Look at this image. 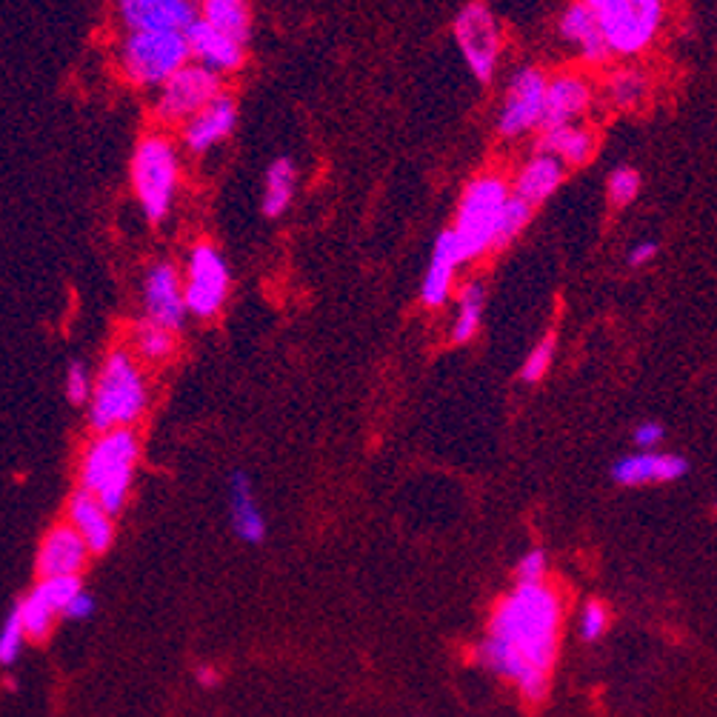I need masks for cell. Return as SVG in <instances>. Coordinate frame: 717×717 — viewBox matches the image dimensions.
<instances>
[{
  "instance_id": "cell-1",
  "label": "cell",
  "mask_w": 717,
  "mask_h": 717,
  "mask_svg": "<svg viewBox=\"0 0 717 717\" xmlns=\"http://www.w3.org/2000/svg\"><path fill=\"white\" fill-rule=\"evenodd\" d=\"M563 600L543 583H518L500 600L480 646V663L509 680L526 703H543L558 660Z\"/></svg>"
},
{
  "instance_id": "cell-2",
  "label": "cell",
  "mask_w": 717,
  "mask_h": 717,
  "mask_svg": "<svg viewBox=\"0 0 717 717\" xmlns=\"http://www.w3.org/2000/svg\"><path fill=\"white\" fill-rule=\"evenodd\" d=\"M89 423L95 432L135 429L149 409V380L140 360L129 349H112L98 375H92L89 395Z\"/></svg>"
},
{
  "instance_id": "cell-3",
  "label": "cell",
  "mask_w": 717,
  "mask_h": 717,
  "mask_svg": "<svg viewBox=\"0 0 717 717\" xmlns=\"http://www.w3.org/2000/svg\"><path fill=\"white\" fill-rule=\"evenodd\" d=\"M138 458L140 440L135 429L100 432L80 458V489L89 492L115 518L129 500Z\"/></svg>"
},
{
  "instance_id": "cell-4",
  "label": "cell",
  "mask_w": 717,
  "mask_h": 717,
  "mask_svg": "<svg viewBox=\"0 0 717 717\" xmlns=\"http://www.w3.org/2000/svg\"><path fill=\"white\" fill-rule=\"evenodd\" d=\"M180 172H183L180 152L169 135L152 132L138 140L129 163V178H132V192L138 198L143 215L152 223L169 218L178 198Z\"/></svg>"
},
{
  "instance_id": "cell-5",
  "label": "cell",
  "mask_w": 717,
  "mask_h": 717,
  "mask_svg": "<svg viewBox=\"0 0 717 717\" xmlns=\"http://www.w3.org/2000/svg\"><path fill=\"white\" fill-rule=\"evenodd\" d=\"M509 195H512L509 180L498 172H483V175L466 183V189L460 195L455 223L449 226L463 263L480 260L483 255L492 252L500 215L506 209Z\"/></svg>"
},
{
  "instance_id": "cell-6",
  "label": "cell",
  "mask_w": 717,
  "mask_h": 717,
  "mask_svg": "<svg viewBox=\"0 0 717 717\" xmlns=\"http://www.w3.org/2000/svg\"><path fill=\"white\" fill-rule=\"evenodd\" d=\"M183 32H126L120 40V75L138 89H158L189 63Z\"/></svg>"
},
{
  "instance_id": "cell-7",
  "label": "cell",
  "mask_w": 717,
  "mask_h": 717,
  "mask_svg": "<svg viewBox=\"0 0 717 717\" xmlns=\"http://www.w3.org/2000/svg\"><path fill=\"white\" fill-rule=\"evenodd\" d=\"M595 18L609 58H638L658 40L666 0H609Z\"/></svg>"
},
{
  "instance_id": "cell-8",
  "label": "cell",
  "mask_w": 717,
  "mask_h": 717,
  "mask_svg": "<svg viewBox=\"0 0 717 717\" xmlns=\"http://www.w3.org/2000/svg\"><path fill=\"white\" fill-rule=\"evenodd\" d=\"M180 278H183L186 315L198 320L218 318L232 289V272L218 246L206 240L195 243L186 258V272Z\"/></svg>"
},
{
  "instance_id": "cell-9",
  "label": "cell",
  "mask_w": 717,
  "mask_h": 717,
  "mask_svg": "<svg viewBox=\"0 0 717 717\" xmlns=\"http://www.w3.org/2000/svg\"><path fill=\"white\" fill-rule=\"evenodd\" d=\"M455 40L469 72L480 80L489 83L495 78L503 52V32H500L498 18L492 15V9L480 0L466 3L455 18Z\"/></svg>"
},
{
  "instance_id": "cell-10",
  "label": "cell",
  "mask_w": 717,
  "mask_h": 717,
  "mask_svg": "<svg viewBox=\"0 0 717 717\" xmlns=\"http://www.w3.org/2000/svg\"><path fill=\"white\" fill-rule=\"evenodd\" d=\"M220 92H223V78L189 60L180 72L158 86L155 118L166 126H178V123L183 126L192 115H198L206 103L218 98Z\"/></svg>"
},
{
  "instance_id": "cell-11",
  "label": "cell",
  "mask_w": 717,
  "mask_h": 717,
  "mask_svg": "<svg viewBox=\"0 0 717 717\" xmlns=\"http://www.w3.org/2000/svg\"><path fill=\"white\" fill-rule=\"evenodd\" d=\"M546 80L549 75L538 66H520L512 75L498 115V132L503 138L515 140L529 132H538L540 120H543Z\"/></svg>"
},
{
  "instance_id": "cell-12",
  "label": "cell",
  "mask_w": 717,
  "mask_h": 717,
  "mask_svg": "<svg viewBox=\"0 0 717 717\" xmlns=\"http://www.w3.org/2000/svg\"><path fill=\"white\" fill-rule=\"evenodd\" d=\"M143 318L178 332L186 323V298L180 269L169 260H155L143 275Z\"/></svg>"
},
{
  "instance_id": "cell-13",
  "label": "cell",
  "mask_w": 717,
  "mask_h": 717,
  "mask_svg": "<svg viewBox=\"0 0 717 717\" xmlns=\"http://www.w3.org/2000/svg\"><path fill=\"white\" fill-rule=\"evenodd\" d=\"M80 589V578H43L26 595V598L20 600L18 606V615H20V623H23V632H26V638L29 640H46L49 638V632H52V626H55V620L63 615V609H66V603L78 595Z\"/></svg>"
},
{
  "instance_id": "cell-14",
  "label": "cell",
  "mask_w": 717,
  "mask_h": 717,
  "mask_svg": "<svg viewBox=\"0 0 717 717\" xmlns=\"http://www.w3.org/2000/svg\"><path fill=\"white\" fill-rule=\"evenodd\" d=\"M126 32H186L198 20L195 0H118Z\"/></svg>"
},
{
  "instance_id": "cell-15",
  "label": "cell",
  "mask_w": 717,
  "mask_h": 717,
  "mask_svg": "<svg viewBox=\"0 0 717 717\" xmlns=\"http://www.w3.org/2000/svg\"><path fill=\"white\" fill-rule=\"evenodd\" d=\"M235 126H238V103H235L232 95L220 92L218 98L212 100V103H206L198 115H192L180 126L183 149L189 155L200 158V155L212 152L218 143L229 140V135L235 132Z\"/></svg>"
},
{
  "instance_id": "cell-16",
  "label": "cell",
  "mask_w": 717,
  "mask_h": 717,
  "mask_svg": "<svg viewBox=\"0 0 717 717\" xmlns=\"http://www.w3.org/2000/svg\"><path fill=\"white\" fill-rule=\"evenodd\" d=\"M595 106V86L580 72H560L546 80V98H543V120L540 129L578 123L589 109ZM538 129V132H540Z\"/></svg>"
},
{
  "instance_id": "cell-17",
  "label": "cell",
  "mask_w": 717,
  "mask_h": 717,
  "mask_svg": "<svg viewBox=\"0 0 717 717\" xmlns=\"http://www.w3.org/2000/svg\"><path fill=\"white\" fill-rule=\"evenodd\" d=\"M183 35H186V43H189L192 63L215 72L220 78L238 72L240 66H243V60H246V46L243 43L223 35L218 29H212L209 23H203L200 18Z\"/></svg>"
},
{
  "instance_id": "cell-18",
  "label": "cell",
  "mask_w": 717,
  "mask_h": 717,
  "mask_svg": "<svg viewBox=\"0 0 717 717\" xmlns=\"http://www.w3.org/2000/svg\"><path fill=\"white\" fill-rule=\"evenodd\" d=\"M89 560V549L69 523L49 529L38 549V575L43 578H80Z\"/></svg>"
},
{
  "instance_id": "cell-19",
  "label": "cell",
  "mask_w": 717,
  "mask_h": 717,
  "mask_svg": "<svg viewBox=\"0 0 717 717\" xmlns=\"http://www.w3.org/2000/svg\"><path fill=\"white\" fill-rule=\"evenodd\" d=\"M460 266H463V258H460L458 243H455L449 229H443L438 240H435L432 258H429L426 275H423V283H420V300H423V306L440 309V306L449 303Z\"/></svg>"
},
{
  "instance_id": "cell-20",
  "label": "cell",
  "mask_w": 717,
  "mask_h": 717,
  "mask_svg": "<svg viewBox=\"0 0 717 717\" xmlns=\"http://www.w3.org/2000/svg\"><path fill=\"white\" fill-rule=\"evenodd\" d=\"M689 472V463L680 455H669V452H635L626 455L612 466V480L620 486H646V483H672V480L683 478Z\"/></svg>"
},
{
  "instance_id": "cell-21",
  "label": "cell",
  "mask_w": 717,
  "mask_h": 717,
  "mask_svg": "<svg viewBox=\"0 0 717 717\" xmlns=\"http://www.w3.org/2000/svg\"><path fill=\"white\" fill-rule=\"evenodd\" d=\"M538 152L558 160L563 169H578L595 158L598 138L589 126H580V123L549 126V129H540Z\"/></svg>"
},
{
  "instance_id": "cell-22",
  "label": "cell",
  "mask_w": 717,
  "mask_h": 717,
  "mask_svg": "<svg viewBox=\"0 0 717 717\" xmlns=\"http://www.w3.org/2000/svg\"><path fill=\"white\" fill-rule=\"evenodd\" d=\"M66 515H69V526H72L80 535V540L86 543L89 555L109 552V546H112V540H115V518H112L89 492L78 489V492L69 498Z\"/></svg>"
},
{
  "instance_id": "cell-23",
  "label": "cell",
  "mask_w": 717,
  "mask_h": 717,
  "mask_svg": "<svg viewBox=\"0 0 717 717\" xmlns=\"http://www.w3.org/2000/svg\"><path fill=\"white\" fill-rule=\"evenodd\" d=\"M563 178H566V169L560 166L558 160L543 155V152H535L532 158L520 166L518 175L512 178L509 192L535 209L538 203H546V200L558 192Z\"/></svg>"
},
{
  "instance_id": "cell-24",
  "label": "cell",
  "mask_w": 717,
  "mask_h": 717,
  "mask_svg": "<svg viewBox=\"0 0 717 717\" xmlns=\"http://www.w3.org/2000/svg\"><path fill=\"white\" fill-rule=\"evenodd\" d=\"M558 32L560 38L578 49L580 58L586 60V63L598 66V63H606V60H609V49H606V43H603V35H600L598 18H595V12L586 9L580 0L563 9Z\"/></svg>"
},
{
  "instance_id": "cell-25",
  "label": "cell",
  "mask_w": 717,
  "mask_h": 717,
  "mask_svg": "<svg viewBox=\"0 0 717 717\" xmlns=\"http://www.w3.org/2000/svg\"><path fill=\"white\" fill-rule=\"evenodd\" d=\"M232 495H229V506H232V526L238 532L240 540L246 543H260L266 538V520L260 515L258 500L252 492V480L246 472H235L232 483H229Z\"/></svg>"
},
{
  "instance_id": "cell-26",
  "label": "cell",
  "mask_w": 717,
  "mask_h": 717,
  "mask_svg": "<svg viewBox=\"0 0 717 717\" xmlns=\"http://www.w3.org/2000/svg\"><path fill=\"white\" fill-rule=\"evenodd\" d=\"M198 18L246 46L252 35V6L249 0H200Z\"/></svg>"
},
{
  "instance_id": "cell-27",
  "label": "cell",
  "mask_w": 717,
  "mask_h": 717,
  "mask_svg": "<svg viewBox=\"0 0 717 717\" xmlns=\"http://www.w3.org/2000/svg\"><path fill=\"white\" fill-rule=\"evenodd\" d=\"M298 192V169L289 158H278L269 163L266 178H263V215L266 218H280Z\"/></svg>"
},
{
  "instance_id": "cell-28",
  "label": "cell",
  "mask_w": 717,
  "mask_h": 717,
  "mask_svg": "<svg viewBox=\"0 0 717 717\" xmlns=\"http://www.w3.org/2000/svg\"><path fill=\"white\" fill-rule=\"evenodd\" d=\"M178 349V332L166 329V326H158L152 320H140L138 326L132 329V355L138 360H146V363H163L175 355Z\"/></svg>"
},
{
  "instance_id": "cell-29",
  "label": "cell",
  "mask_w": 717,
  "mask_h": 717,
  "mask_svg": "<svg viewBox=\"0 0 717 717\" xmlns=\"http://www.w3.org/2000/svg\"><path fill=\"white\" fill-rule=\"evenodd\" d=\"M483 312H486V289H483V283L472 280V283H466L460 289L458 312H455V320H452V340L455 343H469V340L478 338Z\"/></svg>"
},
{
  "instance_id": "cell-30",
  "label": "cell",
  "mask_w": 717,
  "mask_h": 717,
  "mask_svg": "<svg viewBox=\"0 0 717 717\" xmlns=\"http://www.w3.org/2000/svg\"><path fill=\"white\" fill-rule=\"evenodd\" d=\"M649 98V78L635 66H623L606 80V100L618 112H635Z\"/></svg>"
},
{
  "instance_id": "cell-31",
  "label": "cell",
  "mask_w": 717,
  "mask_h": 717,
  "mask_svg": "<svg viewBox=\"0 0 717 717\" xmlns=\"http://www.w3.org/2000/svg\"><path fill=\"white\" fill-rule=\"evenodd\" d=\"M532 215H535V209H532L529 203H523V200L515 198V195H509V200H506V209H503V215H500L498 232H495V243H492V252H500V249H506L512 240H518L520 235L526 232V226H529Z\"/></svg>"
},
{
  "instance_id": "cell-32",
  "label": "cell",
  "mask_w": 717,
  "mask_h": 717,
  "mask_svg": "<svg viewBox=\"0 0 717 717\" xmlns=\"http://www.w3.org/2000/svg\"><path fill=\"white\" fill-rule=\"evenodd\" d=\"M555 352H558V340L552 338V335L538 340V343L532 346V352L523 360L520 378L526 380V383H538V380L546 378L549 369H552V363H555Z\"/></svg>"
},
{
  "instance_id": "cell-33",
  "label": "cell",
  "mask_w": 717,
  "mask_h": 717,
  "mask_svg": "<svg viewBox=\"0 0 717 717\" xmlns=\"http://www.w3.org/2000/svg\"><path fill=\"white\" fill-rule=\"evenodd\" d=\"M606 192H609V200L615 206H629L635 203L640 195V172L632 169V166H620L615 169L609 180H606Z\"/></svg>"
},
{
  "instance_id": "cell-34",
  "label": "cell",
  "mask_w": 717,
  "mask_h": 717,
  "mask_svg": "<svg viewBox=\"0 0 717 717\" xmlns=\"http://www.w3.org/2000/svg\"><path fill=\"white\" fill-rule=\"evenodd\" d=\"M23 640H26L23 623H20L18 609H12L6 623H3V629H0V663H3V666H9V663L18 660L20 649H23Z\"/></svg>"
},
{
  "instance_id": "cell-35",
  "label": "cell",
  "mask_w": 717,
  "mask_h": 717,
  "mask_svg": "<svg viewBox=\"0 0 717 717\" xmlns=\"http://www.w3.org/2000/svg\"><path fill=\"white\" fill-rule=\"evenodd\" d=\"M63 392H66L69 403H75V406H86V403H89V395H92V372H89L86 363H78V360H75V363L66 369Z\"/></svg>"
},
{
  "instance_id": "cell-36",
  "label": "cell",
  "mask_w": 717,
  "mask_h": 717,
  "mask_svg": "<svg viewBox=\"0 0 717 717\" xmlns=\"http://www.w3.org/2000/svg\"><path fill=\"white\" fill-rule=\"evenodd\" d=\"M609 626V612L598 600H589L580 612V635L583 640H598Z\"/></svg>"
},
{
  "instance_id": "cell-37",
  "label": "cell",
  "mask_w": 717,
  "mask_h": 717,
  "mask_svg": "<svg viewBox=\"0 0 717 717\" xmlns=\"http://www.w3.org/2000/svg\"><path fill=\"white\" fill-rule=\"evenodd\" d=\"M549 575V560L543 549H532L520 558L518 569H515V578L518 583H543Z\"/></svg>"
},
{
  "instance_id": "cell-38",
  "label": "cell",
  "mask_w": 717,
  "mask_h": 717,
  "mask_svg": "<svg viewBox=\"0 0 717 717\" xmlns=\"http://www.w3.org/2000/svg\"><path fill=\"white\" fill-rule=\"evenodd\" d=\"M663 438H666V429L660 426L658 420H643L638 429H635V443H638L643 452L658 449Z\"/></svg>"
},
{
  "instance_id": "cell-39",
  "label": "cell",
  "mask_w": 717,
  "mask_h": 717,
  "mask_svg": "<svg viewBox=\"0 0 717 717\" xmlns=\"http://www.w3.org/2000/svg\"><path fill=\"white\" fill-rule=\"evenodd\" d=\"M660 246L655 240H640L635 243L632 249H629V255H626V263L632 266V269H643V266H649L652 260L658 258Z\"/></svg>"
},
{
  "instance_id": "cell-40",
  "label": "cell",
  "mask_w": 717,
  "mask_h": 717,
  "mask_svg": "<svg viewBox=\"0 0 717 717\" xmlns=\"http://www.w3.org/2000/svg\"><path fill=\"white\" fill-rule=\"evenodd\" d=\"M95 612V600L92 595H86L83 589H80L75 598L66 603V609H63V618L66 620H86L89 615Z\"/></svg>"
},
{
  "instance_id": "cell-41",
  "label": "cell",
  "mask_w": 717,
  "mask_h": 717,
  "mask_svg": "<svg viewBox=\"0 0 717 717\" xmlns=\"http://www.w3.org/2000/svg\"><path fill=\"white\" fill-rule=\"evenodd\" d=\"M195 678L203 689H215L220 683V672L215 666H198V672H195Z\"/></svg>"
},
{
  "instance_id": "cell-42",
  "label": "cell",
  "mask_w": 717,
  "mask_h": 717,
  "mask_svg": "<svg viewBox=\"0 0 717 717\" xmlns=\"http://www.w3.org/2000/svg\"><path fill=\"white\" fill-rule=\"evenodd\" d=\"M580 3H583L586 9H592V12H598V9H603V6H606L609 0H580Z\"/></svg>"
}]
</instances>
